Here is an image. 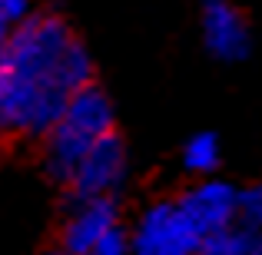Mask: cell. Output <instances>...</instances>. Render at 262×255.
Here are the masks:
<instances>
[{
	"mask_svg": "<svg viewBox=\"0 0 262 255\" xmlns=\"http://www.w3.org/2000/svg\"><path fill=\"white\" fill-rule=\"evenodd\" d=\"M90 80V53L67 20L53 13L20 20L0 47V126L24 136L50 133Z\"/></svg>",
	"mask_w": 262,
	"mask_h": 255,
	"instance_id": "1",
	"label": "cell"
},
{
	"mask_svg": "<svg viewBox=\"0 0 262 255\" xmlns=\"http://www.w3.org/2000/svg\"><path fill=\"white\" fill-rule=\"evenodd\" d=\"M110 133H113V106L103 89L90 83L67 103L63 116L47 133V169L57 179L70 182L80 159Z\"/></svg>",
	"mask_w": 262,
	"mask_h": 255,
	"instance_id": "2",
	"label": "cell"
},
{
	"mask_svg": "<svg viewBox=\"0 0 262 255\" xmlns=\"http://www.w3.org/2000/svg\"><path fill=\"white\" fill-rule=\"evenodd\" d=\"M129 239H133V255H199L203 245V236L173 199L149 205L136 219Z\"/></svg>",
	"mask_w": 262,
	"mask_h": 255,
	"instance_id": "3",
	"label": "cell"
},
{
	"mask_svg": "<svg viewBox=\"0 0 262 255\" xmlns=\"http://www.w3.org/2000/svg\"><path fill=\"white\" fill-rule=\"evenodd\" d=\"M123 179H126V146L116 133H110L80 159L67 186L73 189L77 202L80 199H113Z\"/></svg>",
	"mask_w": 262,
	"mask_h": 255,
	"instance_id": "4",
	"label": "cell"
},
{
	"mask_svg": "<svg viewBox=\"0 0 262 255\" xmlns=\"http://www.w3.org/2000/svg\"><path fill=\"white\" fill-rule=\"evenodd\" d=\"M176 202L203 239L216 236V232H226L239 222V189H232L223 179H212V176L199 179Z\"/></svg>",
	"mask_w": 262,
	"mask_h": 255,
	"instance_id": "5",
	"label": "cell"
},
{
	"mask_svg": "<svg viewBox=\"0 0 262 255\" xmlns=\"http://www.w3.org/2000/svg\"><path fill=\"white\" fill-rule=\"evenodd\" d=\"M199 24H203V43L216 60L236 63L249 57V24L232 0H199Z\"/></svg>",
	"mask_w": 262,
	"mask_h": 255,
	"instance_id": "6",
	"label": "cell"
},
{
	"mask_svg": "<svg viewBox=\"0 0 262 255\" xmlns=\"http://www.w3.org/2000/svg\"><path fill=\"white\" fill-rule=\"evenodd\" d=\"M113 225H120V216H116V202L113 199H80L77 209L70 212L63 225V252H80L90 255L93 245L106 236Z\"/></svg>",
	"mask_w": 262,
	"mask_h": 255,
	"instance_id": "7",
	"label": "cell"
},
{
	"mask_svg": "<svg viewBox=\"0 0 262 255\" xmlns=\"http://www.w3.org/2000/svg\"><path fill=\"white\" fill-rule=\"evenodd\" d=\"M223 159V149H219V140L212 133H196L189 143L183 146V169L192 172V176L206 179L212 176Z\"/></svg>",
	"mask_w": 262,
	"mask_h": 255,
	"instance_id": "8",
	"label": "cell"
},
{
	"mask_svg": "<svg viewBox=\"0 0 262 255\" xmlns=\"http://www.w3.org/2000/svg\"><path fill=\"white\" fill-rule=\"evenodd\" d=\"M239 225L262 232V182L239 189Z\"/></svg>",
	"mask_w": 262,
	"mask_h": 255,
	"instance_id": "9",
	"label": "cell"
},
{
	"mask_svg": "<svg viewBox=\"0 0 262 255\" xmlns=\"http://www.w3.org/2000/svg\"><path fill=\"white\" fill-rule=\"evenodd\" d=\"M90 255H133V239H129V232L123 229V225H113V229L93 245Z\"/></svg>",
	"mask_w": 262,
	"mask_h": 255,
	"instance_id": "10",
	"label": "cell"
},
{
	"mask_svg": "<svg viewBox=\"0 0 262 255\" xmlns=\"http://www.w3.org/2000/svg\"><path fill=\"white\" fill-rule=\"evenodd\" d=\"M27 10H30V0H0V13H4L13 27H17L20 20H27Z\"/></svg>",
	"mask_w": 262,
	"mask_h": 255,
	"instance_id": "11",
	"label": "cell"
},
{
	"mask_svg": "<svg viewBox=\"0 0 262 255\" xmlns=\"http://www.w3.org/2000/svg\"><path fill=\"white\" fill-rule=\"evenodd\" d=\"M7 27H10V20L0 13V47H4V40H7Z\"/></svg>",
	"mask_w": 262,
	"mask_h": 255,
	"instance_id": "12",
	"label": "cell"
},
{
	"mask_svg": "<svg viewBox=\"0 0 262 255\" xmlns=\"http://www.w3.org/2000/svg\"><path fill=\"white\" fill-rule=\"evenodd\" d=\"M60 255H80V252H63V249H60Z\"/></svg>",
	"mask_w": 262,
	"mask_h": 255,
	"instance_id": "13",
	"label": "cell"
}]
</instances>
